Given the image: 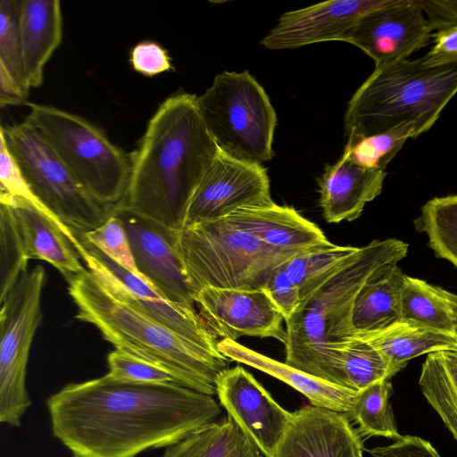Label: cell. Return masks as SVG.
I'll return each instance as SVG.
<instances>
[{
  "mask_svg": "<svg viewBox=\"0 0 457 457\" xmlns=\"http://www.w3.org/2000/svg\"><path fill=\"white\" fill-rule=\"evenodd\" d=\"M52 433L73 457H137L167 447L221 413L214 396L172 382L104 376L70 383L46 400Z\"/></svg>",
  "mask_w": 457,
  "mask_h": 457,
  "instance_id": "obj_1",
  "label": "cell"
},
{
  "mask_svg": "<svg viewBox=\"0 0 457 457\" xmlns=\"http://www.w3.org/2000/svg\"><path fill=\"white\" fill-rule=\"evenodd\" d=\"M196 96L167 98L132 154L125 204L169 228H182L189 201L220 149L197 109Z\"/></svg>",
  "mask_w": 457,
  "mask_h": 457,
  "instance_id": "obj_2",
  "label": "cell"
},
{
  "mask_svg": "<svg viewBox=\"0 0 457 457\" xmlns=\"http://www.w3.org/2000/svg\"><path fill=\"white\" fill-rule=\"evenodd\" d=\"M408 245L396 238L373 240L338 264L301 298L286 320L285 362L328 383L345 387L335 348L353 337L357 294L381 267L399 262Z\"/></svg>",
  "mask_w": 457,
  "mask_h": 457,
  "instance_id": "obj_3",
  "label": "cell"
},
{
  "mask_svg": "<svg viewBox=\"0 0 457 457\" xmlns=\"http://www.w3.org/2000/svg\"><path fill=\"white\" fill-rule=\"evenodd\" d=\"M75 318L96 327L115 349L168 371L180 385L216 395L218 375L229 359L176 334L131 305L112 296L86 269L67 281Z\"/></svg>",
  "mask_w": 457,
  "mask_h": 457,
  "instance_id": "obj_4",
  "label": "cell"
},
{
  "mask_svg": "<svg viewBox=\"0 0 457 457\" xmlns=\"http://www.w3.org/2000/svg\"><path fill=\"white\" fill-rule=\"evenodd\" d=\"M457 93V62L431 65L422 58L401 60L374 71L348 103V138L411 125L417 137L428 130Z\"/></svg>",
  "mask_w": 457,
  "mask_h": 457,
  "instance_id": "obj_5",
  "label": "cell"
},
{
  "mask_svg": "<svg viewBox=\"0 0 457 457\" xmlns=\"http://www.w3.org/2000/svg\"><path fill=\"white\" fill-rule=\"evenodd\" d=\"M176 236L194 296L204 287L262 289L277 267L310 250L272 247L227 219L185 227Z\"/></svg>",
  "mask_w": 457,
  "mask_h": 457,
  "instance_id": "obj_6",
  "label": "cell"
},
{
  "mask_svg": "<svg viewBox=\"0 0 457 457\" xmlns=\"http://www.w3.org/2000/svg\"><path fill=\"white\" fill-rule=\"evenodd\" d=\"M29 106L25 121L43 135L86 192L110 212L122 204L131 158L82 117L52 105Z\"/></svg>",
  "mask_w": 457,
  "mask_h": 457,
  "instance_id": "obj_7",
  "label": "cell"
},
{
  "mask_svg": "<svg viewBox=\"0 0 457 457\" xmlns=\"http://www.w3.org/2000/svg\"><path fill=\"white\" fill-rule=\"evenodd\" d=\"M196 105L220 151L253 163L271 159L276 112L263 87L247 71L218 74L196 97Z\"/></svg>",
  "mask_w": 457,
  "mask_h": 457,
  "instance_id": "obj_8",
  "label": "cell"
},
{
  "mask_svg": "<svg viewBox=\"0 0 457 457\" xmlns=\"http://www.w3.org/2000/svg\"><path fill=\"white\" fill-rule=\"evenodd\" d=\"M6 146L39 202L79 240L110 212L80 186L43 135L25 120L1 127Z\"/></svg>",
  "mask_w": 457,
  "mask_h": 457,
  "instance_id": "obj_9",
  "label": "cell"
},
{
  "mask_svg": "<svg viewBox=\"0 0 457 457\" xmlns=\"http://www.w3.org/2000/svg\"><path fill=\"white\" fill-rule=\"evenodd\" d=\"M46 270L37 265L24 272L1 302L0 422L20 427L31 405L26 386L29 351L42 320Z\"/></svg>",
  "mask_w": 457,
  "mask_h": 457,
  "instance_id": "obj_10",
  "label": "cell"
},
{
  "mask_svg": "<svg viewBox=\"0 0 457 457\" xmlns=\"http://www.w3.org/2000/svg\"><path fill=\"white\" fill-rule=\"evenodd\" d=\"M81 241V240H80ZM80 257L87 270L112 296L154 319L185 339L220 353L218 340L209 331L195 306L172 303L149 283L124 269L96 246L81 241Z\"/></svg>",
  "mask_w": 457,
  "mask_h": 457,
  "instance_id": "obj_11",
  "label": "cell"
},
{
  "mask_svg": "<svg viewBox=\"0 0 457 457\" xmlns=\"http://www.w3.org/2000/svg\"><path fill=\"white\" fill-rule=\"evenodd\" d=\"M272 202L270 179L262 164L219 151L189 201L182 228L226 219L240 209Z\"/></svg>",
  "mask_w": 457,
  "mask_h": 457,
  "instance_id": "obj_12",
  "label": "cell"
},
{
  "mask_svg": "<svg viewBox=\"0 0 457 457\" xmlns=\"http://www.w3.org/2000/svg\"><path fill=\"white\" fill-rule=\"evenodd\" d=\"M111 212L125 227L140 278L165 299L195 306L194 293L177 249V229L123 204Z\"/></svg>",
  "mask_w": 457,
  "mask_h": 457,
  "instance_id": "obj_13",
  "label": "cell"
},
{
  "mask_svg": "<svg viewBox=\"0 0 457 457\" xmlns=\"http://www.w3.org/2000/svg\"><path fill=\"white\" fill-rule=\"evenodd\" d=\"M194 302L216 339L236 341L249 336L273 337L286 344L284 318L263 289L204 287L195 294Z\"/></svg>",
  "mask_w": 457,
  "mask_h": 457,
  "instance_id": "obj_14",
  "label": "cell"
},
{
  "mask_svg": "<svg viewBox=\"0 0 457 457\" xmlns=\"http://www.w3.org/2000/svg\"><path fill=\"white\" fill-rule=\"evenodd\" d=\"M431 32L418 0H391L362 16L343 41L362 50L375 67H381L408 59L428 45Z\"/></svg>",
  "mask_w": 457,
  "mask_h": 457,
  "instance_id": "obj_15",
  "label": "cell"
},
{
  "mask_svg": "<svg viewBox=\"0 0 457 457\" xmlns=\"http://www.w3.org/2000/svg\"><path fill=\"white\" fill-rule=\"evenodd\" d=\"M216 395L226 411L258 446L274 457L292 412L280 406L242 366L223 370L216 379Z\"/></svg>",
  "mask_w": 457,
  "mask_h": 457,
  "instance_id": "obj_16",
  "label": "cell"
},
{
  "mask_svg": "<svg viewBox=\"0 0 457 457\" xmlns=\"http://www.w3.org/2000/svg\"><path fill=\"white\" fill-rule=\"evenodd\" d=\"M391 0H333L283 13L262 39L270 50L293 49L325 41H343L365 14Z\"/></svg>",
  "mask_w": 457,
  "mask_h": 457,
  "instance_id": "obj_17",
  "label": "cell"
},
{
  "mask_svg": "<svg viewBox=\"0 0 457 457\" xmlns=\"http://www.w3.org/2000/svg\"><path fill=\"white\" fill-rule=\"evenodd\" d=\"M345 413L305 405L291 414L274 457H363V443Z\"/></svg>",
  "mask_w": 457,
  "mask_h": 457,
  "instance_id": "obj_18",
  "label": "cell"
},
{
  "mask_svg": "<svg viewBox=\"0 0 457 457\" xmlns=\"http://www.w3.org/2000/svg\"><path fill=\"white\" fill-rule=\"evenodd\" d=\"M0 203L11 206L19 224L28 258L42 260L54 267L69 281L86 269L79 257L80 240L23 198L0 192Z\"/></svg>",
  "mask_w": 457,
  "mask_h": 457,
  "instance_id": "obj_19",
  "label": "cell"
},
{
  "mask_svg": "<svg viewBox=\"0 0 457 457\" xmlns=\"http://www.w3.org/2000/svg\"><path fill=\"white\" fill-rule=\"evenodd\" d=\"M386 173L362 167L343 153L326 165L319 179L320 205L328 223L352 221L361 216L367 203L380 195Z\"/></svg>",
  "mask_w": 457,
  "mask_h": 457,
  "instance_id": "obj_20",
  "label": "cell"
},
{
  "mask_svg": "<svg viewBox=\"0 0 457 457\" xmlns=\"http://www.w3.org/2000/svg\"><path fill=\"white\" fill-rule=\"evenodd\" d=\"M263 243L283 250H304L330 244L322 230L295 208L274 202L245 207L226 218Z\"/></svg>",
  "mask_w": 457,
  "mask_h": 457,
  "instance_id": "obj_21",
  "label": "cell"
},
{
  "mask_svg": "<svg viewBox=\"0 0 457 457\" xmlns=\"http://www.w3.org/2000/svg\"><path fill=\"white\" fill-rule=\"evenodd\" d=\"M218 349L230 361L246 364L287 383L303 394L313 406L336 411L347 416L353 409L357 392L321 380L237 341L221 339L218 341Z\"/></svg>",
  "mask_w": 457,
  "mask_h": 457,
  "instance_id": "obj_22",
  "label": "cell"
},
{
  "mask_svg": "<svg viewBox=\"0 0 457 457\" xmlns=\"http://www.w3.org/2000/svg\"><path fill=\"white\" fill-rule=\"evenodd\" d=\"M19 25L28 85L38 87L45 65L62 38L60 1L20 0Z\"/></svg>",
  "mask_w": 457,
  "mask_h": 457,
  "instance_id": "obj_23",
  "label": "cell"
},
{
  "mask_svg": "<svg viewBox=\"0 0 457 457\" xmlns=\"http://www.w3.org/2000/svg\"><path fill=\"white\" fill-rule=\"evenodd\" d=\"M404 275L398 263L393 262L381 267L369 278L354 300L352 338L382 330L402 320Z\"/></svg>",
  "mask_w": 457,
  "mask_h": 457,
  "instance_id": "obj_24",
  "label": "cell"
},
{
  "mask_svg": "<svg viewBox=\"0 0 457 457\" xmlns=\"http://www.w3.org/2000/svg\"><path fill=\"white\" fill-rule=\"evenodd\" d=\"M358 338L376 348L397 372L420 355L457 351V337L453 334L405 320Z\"/></svg>",
  "mask_w": 457,
  "mask_h": 457,
  "instance_id": "obj_25",
  "label": "cell"
},
{
  "mask_svg": "<svg viewBox=\"0 0 457 457\" xmlns=\"http://www.w3.org/2000/svg\"><path fill=\"white\" fill-rule=\"evenodd\" d=\"M162 457H264L228 416L209 422L167 446Z\"/></svg>",
  "mask_w": 457,
  "mask_h": 457,
  "instance_id": "obj_26",
  "label": "cell"
},
{
  "mask_svg": "<svg viewBox=\"0 0 457 457\" xmlns=\"http://www.w3.org/2000/svg\"><path fill=\"white\" fill-rule=\"evenodd\" d=\"M419 386L457 441V351L428 353L421 367Z\"/></svg>",
  "mask_w": 457,
  "mask_h": 457,
  "instance_id": "obj_27",
  "label": "cell"
},
{
  "mask_svg": "<svg viewBox=\"0 0 457 457\" xmlns=\"http://www.w3.org/2000/svg\"><path fill=\"white\" fill-rule=\"evenodd\" d=\"M334 351L337 353L345 386L354 392L397 373L376 348L362 339L346 340Z\"/></svg>",
  "mask_w": 457,
  "mask_h": 457,
  "instance_id": "obj_28",
  "label": "cell"
},
{
  "mask_svg": "<svg viewBox=\"0 0 457 457\" xmlns=\"http://www.w3.org/2000/svg\"><path fill=\"white\" fill-rule=\"evenodd\" d=\"M393 393L389 379L377 381L360 391L347 416L358 426L361 436H383L399 439L389 398Z\"/></svg>",
  "mask_w": 457,
  "mask_h": 457,
  "instance_id": "obj_29",
  "label": "cell"
},
{
  "mask_svg": "<svg viewBox=\"0 0 457 457\" xmlns=\"http://www.w3.org/2000/svg\"><path fill=\"white\" fill-rule=\"evenodd\" d=\"M414 225L426 234L435 253L457 268V195L428 200Z\"/></svg>",
  "mask_w": 457,
  "mask_h": 457,
  "instance_id": "obj_30",
  "label": "cell"
},
{
  "mask_svg": "<svg viewBox=\"0 0 457 457\" xmlns=\"http://www.w3.org/2000/svg\"><path fill=\"white\" fill-rule=\"evenodd\" d=\"M401 317L451 334L454 327L453 314L432 290L431 284L408 275L403 278Z\"/></svg>",
  "mask_w": 457,
  "mask_h": 457,
  "instance_id": "obj_31",
  "label": "cell"
},
{
  "mask_svg": "<svg viewBox=\"0 0 457 457\" xmlns=\"http://www.w3.org/2000/svg\"><path fill=\"white\" fill-rule=\"evenodd\" d=\"M357 249L330 243L295 255L283 263V267L298 286L302 298Z\"/></svg>",
  "mask_w": 457,
  "mask_h": 457,
  "instance_id": "obj_32",
  "label": "cell"
},
{
  "mask_svg": "<svg viewBox=\"0 0 457 457\" xmlns=\"http://www.w3.org/2000/svg\"><path fill=\"white\" fill-rule=\"evenodd\" d=\"M414 137V127L403 125L376 135L348 138L344 154L362 167L385 170L406 140Z\"/></svg>",
  "mask_w": 457,
  "mask_h": 457,
  "instance_id": "obj_33",
  "label": "cell"
},
{
  "mask_svg": "<svg viewBox=\"0 0 457 457\" xmlns=\"http://www.w3.org/2000/svg\"><path fill=\"white\" fill-rule=\"evenodd\" d=\"M29 258L11 206L0 203V301L28 269Z\"/></svg>",
  "mask_w": 457,
  "mask_h": 457,
  "instance_id": "obj_34",
  "label": "cell"
},
{
  "mask_svg": "<svg viewBox=\"0 0 457 457\" xmlns=\"http://www.w3.org/2000/svg\"><path fill=\"white\" fill-rule=\"evenodd\" d=\"M0 65L28 96V85L19 25V1H0Z\"/></svg>",
  "mask_w": 457,
  "mask_h": 457,
  "instance_id": "obj_35",
  "label": "cell"
},
{
  "mask_svg": "<svg viewBox=\"0 0 457 457\" xmlns=\"http://www.w3.org/2000/svg\"><path fill=\"white\" fill-rule=\"evenodd\" d=\"M79 240L96 246L124 269L139 276L125 227L112 212L102 225L84 234Z\"/></svg>",
  "mask_w": 457,
  "mask_h": 457,
  "instance_id": "obj_36",
  "label": "cell"
},
{
  "mask_svg": "<svg viewBox=\"0 0 457 457\" xmlns=\"http://www.w3.org/2000/svg\"><path fill=\"white\" fill-rule=\"evenodd\" d=\"M108 375L119 381L135 384L178 383L166 370L114 349L107 355ZM179 384V383H178Z\"/></svg>",
  "mask_w": 457,
  "mask_h": 457,
  "instance_id": "obj_37",
  "label": "cell"
},
{
  "mask_svg": "<svg viewBox=\"0 0 457 457\" xmlns=\"http://www.w3.org/2000/svg\"><path fill=\"white\" fill-rule=\"evenodd\" d=\"M0 192L25 199L59 223L71 236H76L39 202L28 185L17 162L0 134ZM77 238V237H76Z\"/></svg>",
  "mask_w": 457,
  "mask_h": 457,
  "instance_id": "obj_38",
  "label": "cell"
},
{
  "mask_svg": "<svg viewBox=\"0 0 457 457\" xmlns=\"http://www.w3.org/2000/svg\"><path fill=\"white\" fill-rule=\"evenodd\" d=\"M262 289L278 309L285 321L293 316L300 305V289L283 264L270 273Z\"/></svg>",
  "mask_w": 457,
  "mask_h": 457,
  "instance_id": "obj_39",
  "label": "cell"
},
{
  "mask_svg": "<svg viewBox=\"0 0 457 457\" xmlns=\"http://www.w3.org/2000/svg\"><path fill=\"white\" fill-rule=\"evenodd\" d=\"M130 61L134 70L145 76H154L171 68L166 51L151 41L137 44L132 49Z\"/></svg>",
  "mask_w": 457,
  "mask_h": 457,
  "instance_id": "obj_40",
  "label": "cell"
},
{
  "mask_svg": "<svg viewBox=\"0 0 457 457\" xmlns=\"http://www.w3.org/2000/svg\"><path fill=\"white\" fill-rule=\"evenodd\" d=\"M369 453L372 457H441L429 442L415 436H402L395 443Z\"/></svg>",
  "mask_w": 457,
  "mask_h": 457,
  "instance_id": "obj_41",
  "label": "cell"
},
{
  "mask_svg": "<svg viewBox=\"0 0 457 457\" xmlns=\"http://www.w3.org/2000/svg\"><path fill=\"white\" fill-rule=\"evenodd\" d=\"M434 37V45L423 57L431 65L457 62V22L439 29Z\"/></svg>",
  "mask_w": 457,
  "mask_h": 457,
  "instance_id": "obj_42",
  "label": "cell"
},
{
  "mask_svg": "<svg viewBox=\"0 0 457 457\" xmlns=\"http://www.w3.org/2000/svg\"><path fill=\"white\" fill-rule=\"evenodd\" d=\"M27 96L10 75V73L0 65V105H18L27 104Z\"/></svg>",
  "mask_w": 457,
  "mask_h": 457,
  "instance_id": "obj_43",
  "label": "cell"
},
{
  "mask_svg": "<svg viewBox=\"0 0 457 457\" xmlns=\"http://www.w3.org/2000/svg\"><path fill=\"white\" fill-rule=\"evenodd\" d=\"M432 290L445 301L454 317H457V295L440 287L431 285Z\"/></svg>",
  "mask_w": 457,
  "mask_h": 457,
  "instance_id": "obj_44",
  "label": "cell"
},
{
  "mask_svg": "<svg viewBox=\"0 0 457 457\" xmlns=\"http://www.w3.org/2000/svg\"><path fill=\"white\" fill-rule=\"evenodd\" d=\"M452 334L457 337V317H454V327Z\"/></svg>",
  "mask_w": 457,
  "mask_h": 457,
  "instance_id": "obj_45",
  "label": "cell"
}]
</instances>
